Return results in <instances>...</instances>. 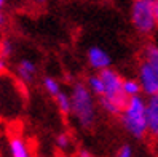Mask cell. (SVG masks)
Listing matches in <instances>:
<instances>
[{"mask_svg":"<svg viewBox=\"0 0 158 157\" xmlns=\"http://www.w3.org/2000/svg\"><path fill=\"white\" fill-rule=\"evenodd\" d=\"M16 72L24 82H32V79L35 77V74H37V66L31 59H23L19 64H18Z\"/></svg>","mask_w":158,"mask_h":157,"instance_id":"cell-8","label":"cell"},{"mask_svg":"<svg viewBox=\"0 0 158 157\" xmlns=\"http://www.w3.org/2000/svg\"><path fill=\"white\" fill-rule=\"evenodd\" d=\"M70 101H72V114L75 116L77 122L83 128H89L94 124L96 119V107H94V99H93L91 91L85 84L73 85V90L70 93Z\"/></svg>","mask_w":158,"mask_h":157,"instance_id":"cell-2","label":"cell"},{"mask_svg":"<svg viewBox=\"0 0 158 157\" xmlns=\"http://www.w3.org/2000/svg\"><path fill=\"white\" fill-rule=\"evenodd\" d=\"M56 104H58V107L61 109V112H64V114H69V112H72V101H70V95H67V93H61L56 96Z\"/></svg>","mask_w":158,"mask_h":157,"instance_id":"cell-12","label":"cell"},{"mask_svg":"<svg viewBox=\"0 0 158 157\" xmlns=\"http://www.w3.org/2000/svg\"><path fill=\"white\" fill-rule=\"evenodd\" d=\"M3 7H5V2H3V0H0V10H3Z\"/></svg>","mask_w":158,"mask_h":157,"instance_id":"cell-22","label":"cell"},{"mask_svg":"<svg viewBox=\"0 0 158 157\" xmlns=\"http://www.w3.org/2000/svg\"><path fill=\"white\" fill-rule=\"evenodd\" d=\"M131 21L136 31L144 35L152 34L156 29V23L152 15V0H136V2H133Z\"/></svg>","mask_w":158,"mask_h":157,"instance_id":"cell-3","label":"cell"},{"mask_svg":"<svg viewBox=\"0 0 158 157\" xmlns=\"http://www.w3.org/2000/svg\"><path fill=\"white\" fill-rule=\"evenodd\" d=\"M5 68H6V63H5V59H3L2 56H0V72H3Z\"/></svg>","mask_w":158,"mask_h":157,"instance_id":"cell-19","label":"cell"},{"mask_svg":"<svg viewBox=\"0 0 158 157\" xmlns=\"http://www.w3.org/2000/svg\"><path fill=\"white\" fill-rule=\"evenodd\" d=\"M122 116V124L125 130L141 140L147 133V112H145V99L142 96H134L129 98L128 103L123 109Z\"/></svg>","mask_w":158,"mask_h":157,"instance_id":"cell-1","label":"cell"},{"mask_svg":"<svg viewBox=\"0 0 158 157\" xmlns=\"http://www.w3.org/2000/svg\"><path fill=\"white\" fill-rule=\"evenodd\" d=\"M118 157H133V149L129 146H123L118 152Z\"/></svg>","mask_w":158,"mask_h":157,"instance_id":"cell-17","label":"cell"},{"mask_svg":"<svg viewBox=\"0 0 158 157\" xmlns=\"http://www.w3.org/2000/svg\"><path fill=\"white\" fill-rule=\"evenodd\" d=\"M11 55H13V43L8 39H3L0 42V56L5 59V58H10Z\"/></svg>","mask_w":158,"mask_h":157,"instance_id":"cell-14","label":"cell"},{"mask_svg":"<svg viewBox=\"0 0 158 157\" xmlns=\"http://www.w3.org/2000/svg\"><path fill=\"white\" fill-rule=\"evenodd\" d=\"M43 87H45V90L48 91L51 96H54V98L61 93V87H59V84H58V80L53 79V77H45V79H43Z\"/></svg>","mask_w":158,"mask_h":157,"instance_id":"cell-13","label":"cell"},{"mask_svg":"<svg viewBox=\"0 0 158 157\" xmlns=\"http://www.w3.org/2000/svg\"><path fill=\"white\" fill-rule=\"evenodd\" d=\"M139 84L147 96L158 95V63L142 59L139 64Z\"/></svg>","mask_w":158,"mask_h":157,"instance_id":"cell-5","label":"cell"},{"mask_svg":"<svg viewBox=\"0 0 158 157\" xmlns=\"http://www.w3.org/2000/svg\"><path fill=\"white\" fill-rule=\"evenodd\" d=\"M88 63H89V66L93 69H96V71L101 72V71L110 68L112 59H110L109 53L106 50H102L99 47H91L88 50Z\"/></svg>","mask_w":158,"mask_h":157,"instance_id":"cell-7","label":"cell"},{"mask_svg":"<svg viewBox=\"0 0 158 157\" xmlns=\"http://www.w3.org/2000/svg\"><path fill=\"white\" fill-rule=\"evenodd\" d=\"M152 15L156 23V27H158V0H152Z\"/></svg>","mask_w":158,"mask_h":157,"instance_id":"cell-18","label":"cell"},{"mask_svg":"<svg viewBox=\"0 0 158 157\" xmlns=\"http://www.w3.org/2000/svg\"><path fill=\"white\" fill-rule=\"evenodd\" d=\"M147 112V133L158 138V95L148 96L145 99Z\"/></svg>","mask_w":158,"mask_h":157,"instance_id":"cell-6","label":"cell"},{"mask_svg":"<svg viewBox=\"0 0 158 157\" xmlns=\"http://www.w3.org/2000/svg\"><path fill=\"white\" fill-rule=\"evenodd\" d=\"M80 157H94V155L89 154L88 151H80Z\"/></svg>","mask_w":158,"mask_h":157,"instance_id":"cell-21","label":"cell"},{"mask_svg":"<svg viewBox=\"0 0 158 157\" xmlns=\"http://www.w3.org/2000/svg\"><path fill=\"white\" fill-rule=\"evenodd\" d=\"M99 77L102 80V85H104V96L101 98H107V99H112V101H123V103H126V101L129 98L125 96L123 93V80L122 76L114 71V69H104L99 72Z\"/></svg>","mask_w":158,"mask_h":157,"instance_id":"cell-4","label":"cell"},{"mask_svg":"<svg viewBox=\"0 0 158 157\" xmlns=\"http://www.w3.org/2000/svg\"><path fill=\"white\" fill-rule=\"evenodd\" d=\"M88 90L91 91V93L98 95L99 98L104 96V85H102V80L99 77V74H96V76H89L88 77V84H86Z\"/></svg>","mask_w":158,"mask_h":157,"instance_id":"cell-11","label":"cell"},{"mask_svg":"<svg viewBox=\"0 0 158 157\" xmlns=\"http://www.w3.org/2000/svg\"><path fill=\"white\" fill-rule=\"evenodd\" d=\"M5 21H6V18H5V15H3V11L0 10V26H3L5 24Z\"/></svg>","mask_w":158,"mask_h":157,"instance_id":"cell-20","label":"cell"},{"mask_svg":"<svg viewBox=\"0 0 158 157\" xmlns=\"http://www.w3.org/2000/svg\"><path fill=\"white\" fill-rule=\"evenodd\" d=\"M69 143H70V140H69V136H67L66 133L58 135V138H56L58 147H61V149H66V147H69Z\"/></svg>","mask_w":158,"mask_h":157,"instance_id":"cell-16","label":"cell"},{"mask_svg":"<svg viewBox=\"0 0 158 157\" xmlns=\"http://www.w3.org/2000/svg\"><path fill=\"white\" fill-rule=\"evenodd\" d=\"M141 84L136 79H125L123 80V93L126 98H134V96H141Z\"/></svg>","mask_w":158,"mask_h":157,"instance_id":"cell-10","label":"cell"},{"mask_svg":"<svg viewBox=\"0 0 158 157\" xmlns=\"http://www.w3.org/2000/svg\"><path fill=\"white\" fill-rule=\"evenodd\" d=\"M144 59L158 63V47L156 45H147L144 50Z\"/></svg>","mask_w":158,"mask_h":157,"instance_id":"cell-15","label":"cell"},{"mask_svg":"<svg viewBox=\"0 0 158 157\" xmlns=\"http://www.w3.org/2000/svg\"><path fill=\"white\" fill-rule=\"evenodd\" d=\"M10 151H11L13 157H31V152H29L27 144L18 136H15V138L10 140Z\"/></svg>","mask_w":158,"mask_h":157,"instance_id":"cell-9","label":"cell"}]
</instances>
